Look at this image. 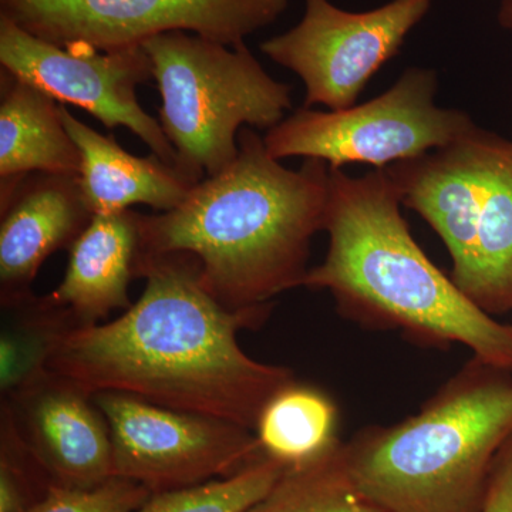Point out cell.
<instances>
[{"label": "cell", "mask_w": 512, "mask_h": 512, "mask_svg": "<svg viewBox=\"0 0 512 512\" xmlns=\"http://www.w3.org/2000/svg\"><path fill=\"white\" fill-rule=\"evenodd\" d=\"M146 288L119 319L67 333L47 369L87 393H120L177 412L254 431L266 404L296 382L285 366L252 359L238 332L256 329L272 306L229 311L205 291L185 252L138 254Z\"/></svg>", "instance_id": "1"}, {"label": "cell", "mask_w": 512, "mask_h": 512, "mask_svg": "<svg viewBox=\"0 0 512 512\" xmlns=\"http://www.w3.org/2000/svg\"><path fill=\"white\" fill-rule=\"evenodd\" d=\"M238 146L237 160L195 185L177 208L140 214V251L190 254L215 301L249 311L303 286L312 238L325 227L329 165L305 160L289 170L248 127Z\"/></svg>", "instance_id": "2"}, {"label": "cell", "mask_w": 512, "mask_h": 512, "mask_svg": "<svg viewBox=\"0 0 512 512\" xmlns=\"http://www.w3.org/2000/svg\"><path fill=\"white\" fill-rule=\"evenodd\" d=\"M386 170L352 177L329 167V249L303 286L328 291L346 318L400 330L430 348L467 346L512 373V325L498 322L431 262L414 241Z\"/></svg>", "instance_id": "3"}, {"label": "cell", "mask_w": 512, "mask_h": 512, "mask_svg": "<svg viewBox=\"0 0 512 512\" xmlns=\"http://www.w3.org/2000/svg\"><path fill=\"white\" fill-rule=\"evenodd\" d=\"M512 436V373L474 357L393 426L343 443L356 490L380 512H481Z\"/></svg>", "instance_id": "4"}, {"label": "cell", "mask_w": 512, "mask_h": 512, "mask_svg": "<svg viewBox=\"0 0 512 512\" xmlns=\"http://www.w3.org/2000/svg\"><path fill=\"white\" fill-rule=\"evenodd\" d=\"M161 96L160 124L178 170L201 183L237 160L244 126L269 130L292 107V87L265 72L245 43L225 46L188 32L143 45Z\"/></svg>", "instance_id": "5"}, {"label": "cell", "mask_w": 512, "mask_h": 512, "mask_svg": "<svg viewBox=\"0 0 512 512\" xmlns=\"http://www.w3.org/2000/svg\"><path fill=\"white\" fill-rule=\"evenodd\" d=\"M436 70L410 67L387 92L349 109L293 111L264 137L269 156L383 170L460 140L477 126L466 113L436 106Z\"/></svg>", "instance_id": "6"}, {"label": "cell", "mask_w": 512, "mask_h": 512, "mask_svg": "<svg viewBox=\"0 0 512 512\" xmlns=\"http://www.w3.org/2000/svg\"><path fill=\"white\" fill-rule=\"evenodd\" d=\"M288 0H0V16L66 49L141 47L170 32L237 46L272 25Z\"/></svg>", "instance_id": "7"}, {"label": "cell", "mask_w": 512, "mask_h": 512, "mask_svg": "<svg viewBox=\"0 0 512 512\" xmlns=\"http://www.w3.org/2000/svg\"><path fill=\"white\" fill-rule=\"evenodd\" d=\"M431 6L433 0H390L366 12H349L330 0H305L298 25L262 42L261 50L301 77L306 109L318 104L349 109Z\"/></svg>", "instance_id": "8"}, {"label": "cell", "mask_w": 512, "mask_h": 512, "mask_svg": "<svg viewBox=\"0 0 512 512\" xmlns=\"http://www.w3.org/2000/svg\"><path fill=\"white\" fill-rule=\"evenodd\" d=\"M109 424L113 476L151 494L234 476L266 456L254 431L120 393H97Z\"/></svg>", "instance_id": "9"}, {"label": "cell", "mask_w": 512, "mask_h": 512, "mask_svg": "<svg viewBox=\"0 0 512 512\" xmlns=\"http://www.w3.org/2000/svg\"><path fill=\"white\" fill-rule=\"evenodd\" d=\"M0 66L57 103L86 110L106 128H128L154 156L177 167L160 121L138 103L137 87L153 79L143 46L117 52L66 49L0 16Z\"/></svg>", "instance_id": "10"}, {"label": "cell", "mask_w": 512, "mask_h": 512, "mask_svg": "<svg viewBox=\"0 0 512 512\" xmlns=\"http://www.w3.org/2000/svg\"><path fill=\"white\" fill-rule=\"evenodd\" d=\"M20 439L55 485L92 488L113 476L109 424L93 396L72 380L46 369L2 396Z\"/></svg>", "instance_id": "11"}, {"label": "cell", "mask_w": 512, "mask_h": 512, "mask_svg": "<svg viewBox=\"0 0 512 512\" xmlns=\"http://www.w3.org/2000/svg\"><path fill=\"white\" fill-rule=\"evenodd\" d=\"M0 306L32 295L50 255L72 248L93 220L79 175L32 173L0 181Z\"/></svg>", "instance_id": "12"}, {"label": "cell", "mask_w": 512, "mask_h": 512, "mask_svg": "<svg viewBox=\"0 0 512 512\" xmlns=\"http://www.w3.org/2000/svg\"><path fill=\"white\" fill-rule=\"evenodd\" d=\"M140 254V212L94 214L89 227L69 249V264L49 296L70 309L80 325H97L133 303L128 286L136 278Z\"/></svg>", "instance_id": "13"}, {"label": "cell", "mask_w": 512, "mask_h": 512, "mask_svg": "<svg viewBox=\"0 0 512 512\" xmlns=\"http://www.w3.org/2000/svg\"><path fill=\"white\" fill-rule=\"evenodd\" d=\"M64 126L82 153L80 185L93 214H111L147 205L153 210H174L188 197L197 181L154 154L137 157L73 116L60 104Z\"/></svg>", "instance_id": "14"}, {"label": "cell", "mask_w": 512, "mask_h": 512, "mask_svg": "<svg viewBox=\"0 0 512 512\" xmlns=\"http://www.w3.org/2000/svg\"><path fill=\"white\" fill-rule=\"evenodd\" d=\"M481 183L473 261L457 286L488 315L512 312V140L480 133Z\"/></svg>", "instance_id": "15"}, {"label": "cell", "mask_w": 512, "mask_h": 512, "mask_svg": "<svg viewBox=\"0 0 512 512\" xmlns=\"http://www.w3.org/2000/svg\"><path fill=\"white\" fill-rule=\"evenodd\" d=\"M0 90V181L32 173L80 175L82 153L60 104L5 69Z\"/></svg>", "instance_id": "16"}, {"label": "cell", "mask_w": 512, "mask_h": 512, "mask_svg": "<svg viewBox=\"0 0 512 512\" xmlns=\"http://www.w3.org/2000/svg\"><path fill=\"white\" fill-rule=\"evenodd\" d=\"M339 410L318 387L293 382L266 404L255 434L268 457L296 466L338 443Z\"/></svg>", "instance_id": "17"}, {"label": "cell", "mask_w": 512, "mask_h": 512, "mask_svg": "<svg viewBox=\"0 0 512 512\" xmlns=\"http://www.w3.org/2000/svg\"><path fill=\"white\" fill-rule=\"evenodd\" d=\"M79 320L49 295L35 293L2 306L0 393L15 392L45 372L60 340L80 328Z\"/></svg>", "instance_id": "18"}, {"label": "cell", "mask_w": 512, "mask_h": 512, "mask_svg": "<svg viewBox=\"0 0 512 512\" xmlns=\"http://www.w3.org/2000/svg\"><path fill=\"white\" fill-rule=\"evenodd\" d=\"M245 512H380L360 495L346 468L343 443L285 468L274 487Z\"/></svg>", "instance_id": "19"}, {"label": "cell", "mask_w": 512, "mask_h": 512, "mask_svg": "<svg viewBox=\"0 0 512 512\" xmlns=\"http://www.w3.org/2000/svg\"><path fill=\"white\" fill-rule=\"evenodd\" d=\"M286 467L265 456L234 476L151 494L134 512H245L274 487Z\"/></svg>", "instance_id": "20"}, {"label": "cell", "mask_w": 512, "mask_h": 512, "mask_svg": "<svg viewBox=\"0 0 512 512\" xmlns=\"http://www.w3.org/2000/svg\"><path fill=\"white\" fill-rule=\"evenodd\" d=\"M45 468L0 413V512H26L52 487Z\"/></svg>", "instance_id": "21"}, {"label": "cell", "mask_w": 512, "mask_h": 512, "mask_svg": "<svg viewBox=\"0 0 512 512\" xmlns=\"http://www.w3.org/2000/svg\"><path fill=\"white\" fill-rule=\"evenodd\" d=\"M150 497L151 491L144 485L121 477H111L92 488L53 484L26 512H134Z\"/></svg>", "instance_id": "22"}, {"label": "cell", "mask_w": 512, "mask_h": 512, "mask_svg": "<svg viewBox=\"0 0 512 512\" xmlns=\"http://www.w3.org/2000/svg\"><path fill=\"white\" fill-rule=\"evenodd\" d=\"M481 512H512V436L495 458Z\"/></svg>", "instance_id": "23"}, {"label": "cell", "mask_w": 512, "mask_h": 512, "mask_svg": "<svg viewBox=\"0 0 512 512\" xmlns=\"http://www.w3.org/2000/svg\"><path fill=\"white\" fill-rule=\"evenodd\" d=\"M497 22L501 28L512 30V0H501L497 13Z\"/></svg>", "instance_id": "24"}]
</instances>
